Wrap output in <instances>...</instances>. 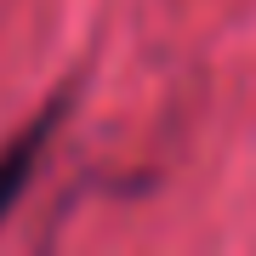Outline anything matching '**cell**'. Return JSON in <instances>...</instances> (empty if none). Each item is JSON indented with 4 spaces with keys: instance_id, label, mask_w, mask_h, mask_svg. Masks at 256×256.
<instances>
[{
    "instance_id": "cell-1",
    "label": "cell",
    "mask_w": 256,
    "mask_h": 256,
    "mask_svg": "<svg viewBox=\"0 0 256 256\" xmlns=\"http://www.w3.org/2000/svg\"><path fill=\"white\" fill-rule=\"evenodd\" d=\"M34 142H40V131L12 160H0V210H12V200H18V188H23V176H28V160H34Z\"/></svg>"
}]
</instances>
